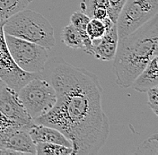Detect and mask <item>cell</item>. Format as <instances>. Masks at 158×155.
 <instances>
[{
	"instance_id": "603a6c76",
	"label": "cell",
	"mask_w": 158,
	"mask_h": 155,
	"mask_svg": "<svg viewBox=\"0 0 158 155\" xmlns=\"http://www.w3.org/2000/svg\"><path fill=\"white\" fill-rule=\"evenodd\" d=\"M10 154L21 155L22 153H19V152L14 151V150H10V149H0V155H10Z\"/></svg>"
},
{
	"instance_id": "7402d4cb",
	"label": "cell",
	"mask_w": 158,
	"mask_h": 155,
	"mask_svg": "<svg viewBox=\"0 0 158 155\" xmlns=\"http://www.w3.org/2000/svg\"><path fill=\"white\" fill-rule=\"evenodd\" d=\"M108 17V10L105 8H97L93 12L91 18H95V19L103 21V20L107 19Z\"/></svg>"
},
{
	"instance_id": "8fae6325",
	"label": "cell",
	"mask_w": 158,
	"mask_h": 155,
	"mask_svg": "<svg viewBox=\"0 0 158 155\" xmlns=\"http://www.w3.org/2000/svg\"><path fill=\"white\" fill-rule=\"evenodd\" d=\"M32 141L37 143H51L72 147V144L59 130L52 126L32 122L27 128Z\"/></svg>"
},
{
	"instance_id": "44dd1931",
	"label": "cell",
	"mask_w": 158,
	"mask_h": 155,
	"mask_svg": "<svg viewBox=\"0 0 158 155\" xmlns=\"http://www.w3.org/2000/svg\"><path fill=\"white\" fill-rule=\"evenodd\" d=\"M148 105L156 116L158 115V86L149 89L148 92Z\"/></svg>"
},
{
	"instance_id": "d6986e66",
	"label": "cell",
	"mask_w": 158,
	"mask_h": 155,
	"mask_svg": "<svg viewBox=\"0 0 158 155\" xmlns=\"http://www.w3.org/2000/svg\"><path fill=\"white\" fill-rule=\"evenodd\" d=\"M90 17L82 11H76L70 16V23L78 31H86V26L88 24Z\"/></svg>"
},
{
	"instance_id": "30bf717a",
	"label": "cell",
	"mask_w": 158,
	"mask_h": 155,
	"mask_svg": "<svg viewBox=\"0 0 158 155\" xmlns=\"http://www.w3.org/2000/svg\"><path fill=\"white\" fill-rule=\"evenodd\" d=\"M118 36L116 23L107 29L104 35L97 39L92 40L93 56L99 60L111 61L116 54Z\"/></svg>"
},
{
	"instance_id": "2e32d148",
	"label": "cell",
	"mask_w": 158,
	"mask_h": 155,
	"mask_svg": "<svg viewBox=\"0 0 158 155\" xmlns=\"http://www.w3.org/2000/svg\"><path fill=\"white\" fill-rule=\"evenodd\" d=\"M35 149L37 155H73L72 147L51 143H37Z\"/></svg>"
},
{
	"instance_id": "e0dca14e",
	"label": "cell",
	"mask_w": 158,
	"mask_h": 155,
	"mask_svg": "<svg viewBox=\"0 0 158 155\" xmlns=\"http://www.w3.org/2000/svg\"><path fill=\"white\" fill-rule=\"evenodd\" d=\"M97 8L109 10L108 0H82L80 3V11L85 13L89 17H92L93 12Z\"/></svg>"
},
{
	"instance_id": "ac0fdd59",
	"label": "cell",
	"mask_w": 158,
	"mask_h": 155,
	"mask_svg": "<svg viewBox=\"0 0 158 155\" xmlns=\"http://www.w3.org/2000/svg\"><path fill=\"white\" fill-rule=\"evenodd\" d=\"M136 154H148L158 155V139L157 134H154V136L146 140L135 153Z\"/></svg>"
},
{
	"instance_id": "5b68a950",
	"label": "cell",
	"mask_w": 158,
	"mask_h": 155,
	"mask_svg": "<svg viewBox=\"0 0 158 155\" xmlns=\"http://www.w3.org/2000/svg\"><path fill=\"white\" fill-rule=\"evenodd\" d=\"M10 54L15 64L28 73H42L48 61V49L36 43L5 33Z\"/></svg>"
},
{
	"instance_id": "6da1fadb",
	"label": "cell",
	"mask_w": 158,
	"mask_h": 155,
	"mask_svg": "<svg viewBox=\"0 0 158 155\" xmlns=\"http://www.w3.org/2000/svg\"><path fill=\"white\" fill-rule=\"evenodd\" d=\"M44 70L46 74L41 75L54 88L56 102L47 114L33 122L59 130L71 142L73 155L97 154L110 133L97 75L60 58L47 61Z\"/></svg>"
},
{
	"instance_id": "9c48e42d",
	"label": "cell",
	"mask_w": 158,
	"mask_h": 155,
	"mask_svg": "<svg viewBox=\"0 0 158 155\" xmlns=\"http://www.w3.org/2000/svg\"><path fill=\"white\" fill-rule=\"evenodd\" d=\"M29 126H15L0 130V149L14 150L22 154H36L35 143L27 130Z\"/></svg>"
},
{
	"instance_id": "52a82bcc",
	"label": "cell",
	"mask_w": 158,
	"mask_h": 155,
	"mask_svg": "<svg viewBox=\"0 0 158 155\" xmlns=\"http://www.w3.org/2000/svg\"><path fill=\"white\" fill-rule=\"evenodd\" d=\"M5 22H0V81L17 92L30 80L40 76L41 73L25 72L15 64L5 39Z\"/></svg>"
},
{
	"instance_id": "4fadbf2b",
	"label": "cell",
	"mask_w": 158,
	"mask_h": 155,
	"mask_svg": "<svg viewBox=\"0 0 158 155\" xmlns=\"http://www.w3.org/2000/svg\"><path fill=\"white\" fill-rule=\"evenodd\" d=\"M33 0H0V22H6L14 14L27 8Z\"/></svg>"
},
{
	"instance_id": "8992f818",
	"label": "cell",
	"mask_w": 158,
	"mask_h": 155,
	"mask_svg": "<svg viewBox=\"0 0 158 155\" xmlns=\"http://www.w3.org/2000/svg\"><path fill=\"white\" fill-rule=\"evenodd\" d=\"M158 13V0H127L117 19L118 39L129 35Z\"/></svg>"
},
{
	"instance_id": "ba28073f",
	"label": "cell",
	"mask_w": 158,
	"mask_h": 155,
	"mask_svg": "<svg viewBox=\"0 0 158 155\" xmlns=\"http://www.w3.org/2000/svg\"><path fill=\"white\" fill-rule=\"evenodd\" d=\"M0 112L20 126H29L33 121L21 103L17 92L0 81Z\"/></svg>"
},
{
	"instance_id": "277c9868",
	"label": "cell",
	"mask_w": 158,
	"mask_h": 155,
	"mask_svg": "<svg viewBox=\"0 0 158 155\" xmlns=\"http://www.w3.org/2000/svg\"><path fill=\"white\" fill-rule=\"evenodd\" d=\"M17 96L32 121L47 114L56 102L54 88L41 75L23 85L17 92Z\"/></svg>"
},
{
	"instance_id": "7c38bea8",
	"label": "cell",
	"mask_w": 158,
	"mask_h": 155,
	"mask_svg": "<svg viewBox=\"0 0 158 155\" xmlns=\"http://www.w3.org/2000/svg\"><path fill=\"white\" fill-rule=\"evenodd\" d=\"M158 56L153 58L145 69L134 80L131 87L139 92H147L149 89L158 86Z\"/></svg>"
},
{
	"instance_id": "5bb4252c",
	"label": "cell",
	"mask_w": 158,
	"mask_h": 155,
	"mask_svg": "<svg viewBox=\"0 0 158 155\" xmlns=\"http://www.w3.org/2000/svg\"><path fill=\"white\" fill-rule=\"evenodd\" d=\"M113 24L114 22H112V21L109 17L103 21L91 18L86 26V33L91 40L100 39L104 35L107 29L111 27Z\"/></svg>"
},
{
	"instance_id": "9a60e30c",
	"label": "cell",
	"mask_w": 158,
	"mask_h": 155,
	"mask_svg": "<svg viewBox=\"0 0 158 155\" xmlns=\"http://www.w3.org/2000/svg\"><path fill=\"white\" fill-rule=\"evenodd\" d=\"M61 41L68 48L80 49L83 48L82 37L79 31L71 23L65 26L61 32Z\"/></svg>"
},
{
	"instance_id": "7a4b0ae2",
	"label": "cell",
	"mask_w": 158,
	"mask_h": 155,
	"mask_svg": "<svg viewBox=\"0 0 158 155\" xmlns=\"http://www.w3.org/2000/svg\"><path fill=\"white\" fill-rule=\"evenodd\" d=\"M158 56V14L129 35L118 39L113 60L116 84L131 87L148 63Z\"/></svg>"
},
{
	"instance_id": "3957f363",
	"label": "cell",
	"mask_w": 158,
	"mask_h": 155,
	"mask_svg": "<svg viewBox=\"0 0 158 155\" xmlns=\"http://www.w3.org/2000/svg\"><path fill=\"white\" fill-rule=\"evenodd\" d=\"M4 31L6 34L36 43L48 50L56 43L54 29L49 20L38 12L26 8L6 21Z\"/></svg>"
},
{
	"instance_id": "ffe728a7",
	"label": "cell",
	"mask_w": 158,
	"mask_h": 155,
	"mask_svg": "<svg viewBox=\"0 0 158 155\" xmlns=\"http://www.w3.org/2000/svg\"><path fill=\"white\" fill-rule=\"evenodd\" d=\"M127 0H108L109 10L108 16L112 22L116 23L118 19V14L122 9L123 6L125 5Z\"/></svg>"
}]
</instances>
